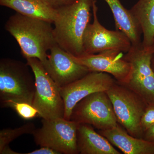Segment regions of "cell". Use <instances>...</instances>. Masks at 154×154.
I'll return each mask as SVG.
<instances>
[{"label":"cell","mask_w":154,"mask_h":154,"mask_svg":"<svg viewBox=\"0 0 154 154\" xmlns=\"http://www.w3.org/2000/svg\"><path fill=\"white\" fill-rule=\"evenodd\" d=\"M94 0H74L57 8L53 24L57 44L75 57L84 54L83 37L90 23Z\"/></svg>","instance_id":"6da1fadb"},{"label":"cell","mask_w":154,"mask_h":154,"mask_svg":"<svg viewBox=\"0 0 154 154\" xmlns=\"http://www.w3.org/2000/svg\"><path fill=\"white\" fill-rule=\"evenodd\" d=\"M51 24L16 13L9 17L5 29L16 39L25 59H38L44 66L48 52L56 44Z\"/></svg>","instance_id":"7a4b0ae2"},{"label":"cell","mask_w":154,"mask_h":154,"mask_svg":"<svg viewBox=\"0 0 154 154\" xmlns=\"http://www.w3.org/2000/svg\"><path fill=\"white\" fill-rule=\"evenodd\" d=\"M27 63L11 58L0 60L1 107L9 102L32 105L35 93V80Z\"/></svg>","instance_id":"3957f363"},{"label":"cell","mask_w":154,"mask_h":154,"mask_svg":"<svg viewBox=\"0 0 154 154\" xmlns=\"http://www.w3.org/2000/svg\"><path fill=\"white\" fill-rule=\"evenodd\" d=\"M35 77V93L32 105L38 117L49 119L64 118V104L60 88L50 76L38 59H26Z\"/></svg>","instance_id":"277c9868"},{"label":"cell","mask_w":154,"mask_h":154,"mask_svg":"<svg viewBox=\"0 0 154 154\" xmlns=\"http://www.w3.org/2000/svg\"><path fill=\"white\" fill-rule=\"evenodd\" d=\"M106 92L119 124L130 134L143 138L141 119L148 105L136 93L117 82Z\"/></svg>","instance_id":"5b68a950"},{"label":"cell","mask_w":154,"mask_h":154,"mask_svg":"<svg viewBox=\"0 0 154 154\" xmlns=\"http://www.w3.org/2000/svg\"><path fill=\"white\" fill-rule=\"evenodd\" d=\"M42 125L36 128L33 134L35 143L40 147H47L60 153L79 154L77 134L79 123L64 118L42 119Z\"/></svg>","instance_id":"8992f818"},{"label":"cell","mask_w":154,"mask_h":154,"mask_svg":"<svg viewBox=\"0 0 154 154\" xmlns=\"http://www.w3.org/2000/svg\"><path fill=\"white\" fill-rule=\"evenodd\" d=\"M153 51L142 44L132 45L123 57L131 65L126 86L140 96L148 105H154V72L151 66Z\"/></svg>","instance_id":"52a82bcc"},{"label":"cell","mask_w":154,"mask_h":154,"mask_svg":"<svg viewBox=\"0 0 154 154\" xmlns=\"http://www.w3.org/2000/svg\"><path fill=\"white\" fill-rule=\"evenodd\" d=\"M70 120L90 125L98 130L110 129L118 124L106 91L93 93L82 99L73 109Z\"/></svg>","instance_id":"ba28073f"},{"label":"cell","mask_w":154,"mask_h":154,"mask_svg":"<svg viewBox=\"0 0 154 154\" xmlns=\"http://www.w3.org/2000/svg\"><path fill=\"white\" fill-rule=\"evenodd\" d=\"M92 11L94 21L88 25L83 37L84 54L109 51L128 52L132 45L129 38L121 31L109 30L101 25L97 15L96 0Z\"/></svg>","instance_id":"9c48e42d"},{"label":"cell","mask_w":154,"mask_h":154,"mask_svg":"<svg viewBox=\"0 0 154 154\" xmlns=\"http://www.w3.org/2000/svg\"><path fill=\"white\" fill-rule=\"evenodd\" d=\"M113 76L104 72H91L85 76L60 88L64 104V118L70 119L73 109L87 96L101 91H106L116 82Z\"/></svg>","instance_id":"30bf717a"},{"label":"cell","mask_w":154,"mask_h":154,"mask_svg":"<svg viewBox=\"0 0 154 154\" xmlns=\"http://www.w3.org/2000/svg\"><path fill=\"white\" fill-rule=\"evenodd\" d=\"M47 63L43 66L50 76L60 88L82 78L90 71L73 59L72 55L57 44L49 50Z\"/></svg>","instance_id":"8fae6325"},{"label":"cell","mask_w":154,"mask_h":154,"mask_svg":"<svg viewBox=\"0 0 154 154\" xmlns=\"http://www.w3.org/2000/svg\"><path fill=\"white\" fill-rule=\"evenodd\" d=\"M122 52L109 51L96 54H86L80 57L71 55L77 63L91 72H104L111 75L117 82H127L131 72V65L121 56Z\"/></svg>","instance_id":"7c38bea8"},{"label":"cell","mask_w":154,"mask_h":154,"mask_svg":"<svg viewBox=\"0 0 154 154\" xmlns=\"http://www.w3.org/2000/svg\"><path fill=\"white\" fill-rule=\"evenodd\" d=\"M98 132L125 154H154V143L133 136L119 123L113 128Z\"/></svg>","instance_id":"4fadbf2b"},{"label":"cell","mask_w":154,"mask_h":154,"mask_svg":"<svg viewBox=\"0 0 154 154\" xmlns=\"http://www.w3.org/2000/svg\"><path fill=\"white\" fill-rule=\"evenodd\" d=\"M77 148L81 154H121L105 137L90 125L79 123Z\"/></svg>","instance_id":"5bb4252c"},{"label":"cell","mask_w":154,"mask_h":154,"mask_svg":"<svg viewBox=\"0 0 154 154\" xmlns=\"http://www.w3.org/2000/svg\"><path fill=\"white\" fill-rule=\"evenodd\" d=\"M0 5L35 19L53 23L57 13L48 0H0Z\"/></svg>","instance_id":"9a60e30c"},{"label":"cell","mask_w":154,"mask_h":154,"mask_svg":"<svg viewBox=\"0 0 154 154\" xmlns=\"http://www.w3.org/2000/svg\"><path fill=\"white\" fill-rule=\"evenodd\" d=\"M113 14L116 30L128 36L132 45L142 44L141 30L130 10L124 8L119 0H104Z\"/></svg>","instance_id":"2e32d148"},{"label":"cell","mask_w":154,"mask_h":154,"mask_svg":"<svg viewBox=\"0 0 154 154\" xmlns=\"http://www.w3.org/2000/svg\"><path fill=\"white\" fill-rule=\"evenodd\" d=\"M130 11L141 30L143 46L150 48L154 38V0H139Z\"/></svg>","instance_id":"e0dca14e"},{"label":"cell","mask_w":154,"mask_h":154,"mask_svg":"<svg viewBox=\"0 0 154 154\" xmlns=\"http://www.w3.org/2000/svg\"><path fill=\"white\" fill-rule=\"evenodd\" d=\"M32 122H28L15 128H4L0 131V154H21L14 151L9 147V144L14 140L25 134H32L36 129Z\"/></svg>","instance_id":"ac0fdd59"},{"label":"cell","mask_w":154,"mask_h":154,"mask_svg":"<svg viewBox=\"0 0 154 154\" xmlns=\"http://www.w3.org/2000/svg\"><path fill=\"white\" fill-rule=\"evenodd\" d=\"M2 107L12 108L25 120H30L38 117V111L36 108L33 105L26 102H9L4 104Z\"/></svg>","instance_id":"d6986e66"},{"label":"cell","mask_w":154,"mask_h":154,"mask_svg":"<svg viewBox=\"0 0 154 154\" xmlns=\"http://www.w3.org/2000/svg\"><path fill=\"white\" fill-rule=\"evenodd\" d=\"M154 124V105H148L140 121V126L143 133Z\"/></svg>","instance_id":"ffe728a7"},{"label":"cell","mask_w":154,"mask_h":154,"mask_svg":"<svg viewBox=\"0 0 154 154\" xmlns=\"http://www.w3.org/2000/svg\"><path fill=\"white\" fill-rule=\"evenodd\" d=\"M25 154H60L53 149L47 147H40V148Z\"/></svg>","instance_id":"44dd1931"},{"label":"cell","mask_w":154,"mask_h":154,"mask_svg":"<svg viewBox=\"0 0 154 154\" xmlns=\"http://www.w3.org/2000/svg\"><path fill=\"white\" fill-rule=\"evenodd\" d=\"M143 139L154 143V124L144 131Z\"/></svg>","instance_id":"7402d4cb"},{"label":"cell","mask_w":154,"mask_h":154,"mask_svg":"<svg viewBox=\"0 0 154 154\" xmlns=\"http://www.w3.org/2000/svg\"><path fill=\"white\" fill-rule=\"evenodd\" d=\"M56 8L66 5L69 3L71 2L74 0H48Z\"/></svg>","instance_id":"603a6c76"},{"label":"cell","mask_w":154,"mask_h":154,"mask_svg":"<svg viewBox=\"0 0 154 154\" xmlns=\"http://www.w3.org/2000/svg\"><path fill=\"white\" fill-rule=\"evenodd\" d=\"M151 66L154 72V51L152 54L151 58Z\"/></svg>","instance_id":"cb8c5ba5"},{"label":"cell","mask_w":154,"mask_h":154,"mask_svg":"<svg viewBox=\"0 0 154 154\" xmlns=\"http://www.w3.org/2000/svg\"><path fill=\"white\" fill-rule=\"evenodd\" d=\"M151 48V49L153 51V52L154 51V38L153 39V41L152 44V45L151 47H150Z\"/></svg>","instance_id":"d4e9b609"}]
</instances>
